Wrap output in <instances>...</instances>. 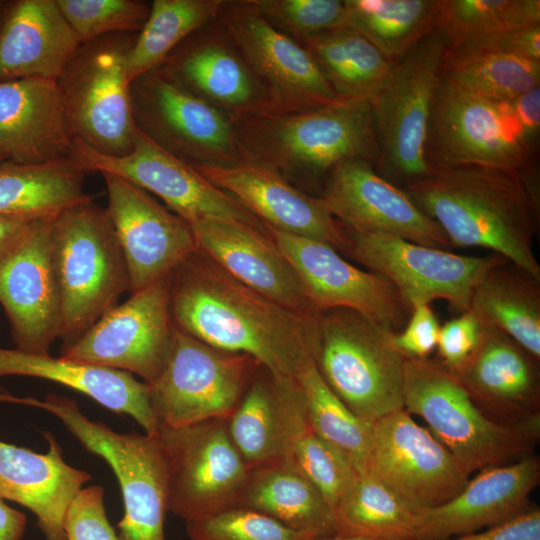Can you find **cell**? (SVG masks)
Returning <instances> with one entry per match:
<instances>
[{
	"label": "cell",
	"mask_w": 540,
	"mask_h": 540,
	"mask_svg": "<svg viewBox=\"0 0 540 540\" xmlns=\"http://www.w3.org/2000/svg\"><path fill=\"white\" fill-rule=\"evenodd\" d=\"M169 284L178 330L218 349L247 354L275 375L294 378L313 360L318 316L266 298L200 250L172 271Z\"/></svg>",
	"instance_id": "obj_1"
},
{
	"label": "cell",
	"mask_w": 540,
	"mask_h": 540,
	"mask_svg": "<svg viewBox=\"0 0 540 540\" xmlns=\"http://www.w3.org/2000/svg\"><path fill=\"white\" fill-rule=\"evenodd\" d=\"M450 245L482 247L540 282L533 250L539 229L536 165L524 170L464 165L432 170L403 189Z\"/></svg>",
	"instance_id": "obj_2"
},
{
	"label": "cell",
	"mask_w": 540,
	"mask_h": 540,
	"mask_svg": "<svg viewBox=\"0 0 540 540\" xmlns=\"http://www.w3.org/2000/svg\"><path fill=\"white\" fill-rule=\"evenodd\" d=\"M245 161L289 176H328L339 163L378 164L370 103L338 99L302 111L232 118Z\"/></svg>",
	"instance_id": "obj_3"
},
{
	"label": "cell",
	"mask_w": 540,
	"mask_h": 540,
	"mask_svg": "<svg viewBox=\"0 0 540 540\" xmlns=\"http://www.w3.org/2000/svg\"><path fill=\"white\" fill-rule=\"evenodd\" d=\"M394 333L347 308L321 310L317 318L315 366L334 394L370 425L404 409L406 358Z\"/></svg>",
	"instance_id": "obj_4"
},
{
	"label": "cell",
	"mask_w": 540,
	"mask_h": 540,
	"mask_svg": "<svg viewBox=\"0 0 540 540\" xmlns=\"http://www.w3.org/2000/svg\"><path fill=\"white\" fill-rule=\"evenodd\" d=\"M52 245L61 299L60 338L83 336L129 291L124 255L106 209L91 197L52 220Z\"/></svg>",
	"instance_id": "obj_5"
},
{
	"label": "cell",
	"mask_w": 540,
	"mask_h": 540,
	"mask_svg": "<svg viewBox=\"0 0 540 540\" xmlns=\"http://www.w3.org/2000/svg\"><path fill=\"white\" fill-rule=\"evenodd\" d=\"M403 401L469 474L531 455L539 439L540 419L520 425L493 421L438 361L406 358Z\"/></svg>",
	"instance_id": "obj_6"
},
{
	"label": "cell",
	"mask_w": 540,
	"mask_h": 540,
	"mask_svg": "<svg viewBox=\"0 0 540 540\" xmlns=\"http://www.w3.org/2000/svg\"><path fill=\"white\" fill-rule=\"evenodd\" d=\"M22 404L56 416L85 449L111 467L124 503V515L118 524L120 540H166L168 472L157 432L117 433L87 418L75 400L52 393L44 400L23 397Z\"/></svg>",
	"instance_id": "obj_7"
},
{
	"label": "cell",
	"mask_w": 540,
	"mask_h": 540,
	"mask_svg": "<svg viewBox=\"0 0 540 540\" xmlns=\"http://www.w3.org/2000/svg\"><path fill=\"white\" fill-rule=\"evenodd\" d=\"M449 42L439 29L396 61L386 85L370 103L380 175L404 187L431 173L425 157L434 95Z\"/></svg>",
	"instance_id": "obj_8"
},
{
	"label": "cell",
	"mask_w": 540,
	"mask_h": 540,
	"mask_svg": "<svg viewBox=\"0 0 540 540\" xmlns=\"http://www.w3.org/2000/svg\"><path fill=\"white\" fill-rule=\"evenodd\" d=\"M133 34L82 43L56 80L76 140L107 156L127 155L135 123L125 60Z\"/></svg>",
	"instance_id": "obj_9"
},
{
	"label": "cell",
	"mask_w": 540,
	"mask_h": 540,
	"mask_svg": "<svg viewBox=\"0 0 540 540\" xmlns=\"http://www.w3.org/2000/svg\"><path fill=\"white\" fill-rule=\"evenodd\" d=\"M537 144L506 101L484 98L441 76L425 146L431 171L464 165L524 170L535 164Z\"/></svg>",
	"instance_id": "obj_10"
},
{
	"label": "cell",
	"mask_w": 540,
	"mask_h": 540,
	"mask_svg": "<svg viewBox=\"0 0 540 540\" xmlns=\"http://www.w3.org/2000/svg\"><path fill=\"white\" fill-rule=\"evenodd\" d=\"M260 366L247 354L218 349L175 327L166 365L147 385L158 427L227 419Z\"/></svg>",
	"instance_id": "obj_11"
},
{
	"label": "cell",
	"mask_w": 540,
	"mask_h": 540,
	"mask_svg": "<svg viewBox=\"0 0 540 540\" xmlns=\"http://www.w3.org/2000/svg\"><path fill=\"white\" fill-rule=\"evenodd\" d=\"M136 127L190 166L245 161L231 116L205 102L159 68L131 82Z\"/></svg>",
	"instance_id": "obj_12"
},
{
	"label": "cell",
	"mask_w": 540,
	"mask_h": 540,
	"mask_svg": "<svg viewBox=\"0 0 540 540\" xmlns=\"http://www.w3.org/2000/svg\"><path fill=\"white\" fill-rule=\"evenodd\" d=\"M72 158L87 172L110 173L159 197L190 225L217 219L268 234L267 226L236 199L216 187L194 167L174 157L135 125L131 151L112 157L76 140Z\"/></svg>",
	"instance_id": "obj_13"
},
{
	"label": "cell",
	"mask_w": 540,
	"mask_h": 540,
	"mask_svg": "<svg viewBox=\"0 0 540 540\" xmlns=\"http://www.w3.org/2000/svg\"><path fill=\"white\" fill-rule=\"evenodd\" d=\"M168 472V511L185 522L236 506L249 469L226 419L158 427Z\"/></svg>",
	"instance_id": "obj_14"
},
{
	"label": "cell",
	"mask_w": 540,
	"mask_h": 540,
	"mask_svg": "<svg viewBox=\"0 0 540 540\" xmlns=\"http://www.w3.org/2000/svg\"><path fill=\"white\" fill-rule=\"evenodd\" d=\"M216 21L266 90V113L302 111L340 99L310 52L275 28L252 0H224Z\"/></svg>",
	"instance_id": "obj_15"
},
{
	"label": "cell",
	"mask_w": 540,
	"mask_h": 540,
	"mask_svg": "<svg viewBox=\"0 0 540 540\" xmlns=\"http://www.w3.org/2000/svg\"><path fill=\"white\" fill-rule=\"evenodd\" d=\"M344 253L386 277L412 306L443 299L459 312L469 310L473 290L504 257L458 255L384 234L347 230Z\"/></svg>",
	"instance_id": "obj_16"
},
{
	"label": "cell",
	"mask_w": 540,
	"mask_h": 540,
	"mask_svg": "<svg viewBox=\"0 0 540 540\" xmlns=\"http://www.w3.org/2000/svg\"><path fill=\"white\" fill-rule=\"evenodd\" d=\"M170 276V275H169ZM169 276L130 293L60 356L135 374L147 385L163 371L175 326Z\"/></svg>",
	"instance_id": "obj_17"
},
{
	"label": "cell",
	"mask_w": 540,
	"mask_h": 540,
	"mask_svg": "<svg viewBox=\"0 0 540 540\" xmlns=\"http://www.w3.org/2000/svg\"><path fill=\"white\" fill-rule=\"evenodd\" d=\"M366 469L416 512L448 502L470 479L453 454L405 409L372 425Z\"/></svg>",
	"instance_id": "obj_18"
},
{
	"label": "cell",
	"mask_w": 540,
	"mask_h": 540,
	"mask_svg": "<svg viewBox=\"0 0 540 540\" xmlns=\"http://www.w3.org/2000/svg\"><path fill=\"white\" fill-rule=\"evenodd\" d=\"M267 228L320 311L347 308L393 332L404 328L411 306L386 277L352 265L326 243Z\"/></svg>",
	"instance_id": "obj_19"
},
{
	"label": "cell",
	"mask_w": 540,
	"mask_h": 540,
	"mask_svg": "<svg viewBox=\"0 0 540 540\" xmlns=\"http://www.w3.org/2000/svg\"><path fill=\"white\" fill-rule=\"evenodd\" d=\"M103 176L107 214L124 255L134 293L168 277L198 250L188 222L147 191L110 173Z\"/></svg>",
	"instance_id": "obj_20"
},
{
	"label": "cell",
	"mask_w": 540,
	"mask_h": 540,
	"mask_svg": "<svg viewBox=\"0 0 540 540\" xmlns=\"http://www.w3.org/2000/svg\"><path fill=\"white\" fill-rule=\"evenodd\" d=\"M52 220L32 221L20 244L0 263V304L16 349L28 353L49 354L61 335Z\"/></svg>",
	"instance_id": "obj_21"
},
{
	"label": "cell",
	"mask_w": 540,
	"mask_h": 540,
	"mask_svg": "<svg viewBox=\"0 0 540 540\" xmlns=\"http://www.w3.org/2000/svg\"><path fill=\"white\" fill-rule=\"evenodd\" d=\"M322 199L349 231L390 235L440 249L451 246L440 226L370 162L352 159L336 165L326 178Z\"/></svg>",
	"instance_id": "obj_22"
},
{
	"label": "cell",
	"mask_w": 540,
	"mask_h": 540,
	"mask_svg": "<svg viewBox=\"0 0 540 540\" xmlns=\"http://www.w3.org/2000/svg\"><path fill=\"white\" fill-rule=\"evenodd\" d=\"M194 168L267 227L318 240L341 252L348 246L346 229L322 197L299 190L275 170L251 161Z\"/></svg>",
	"instance_id": "obj_23"
},
{
	"label": "cell",
	"mask_w": 540,
	"mask_h": 540,
	"mask_svg": "<svg viewBox=\"0 0 540 540\" xmlns=\"http://www.w3.org/2000/svg\"><path fill=\"white\" fill-rule=\"evenodd\" d=\"M158 68L231 118L268 112L266 90L216 19L191 34Z\"/></svg>",
	"instance_id": "obj_24"
},
{
	"label": "cell",
	"mask_w": 540,
	"mask_h": 540,
	"mask_svg": "<svg viewBox=\"0 0 540 540\" xmlns=\"http://www.w3.org/2000/svg\"><path fill=\"white\" fill-rule=\"evenodd\" d=\"M540 461L528 455L479 471L448 502L418 512L417 540H446L505 523L531 506Z\"/></svg>",
	"instance_id": "obj_25"
},
{
	"label": "cell",
	"mask_w": 540,
	"mask_h": 540,
	"mask_svg": "<svg viewBox=\"0 0 540 540\" xmlns=\"http://www.w3.org/2000/svg\"><path fill=\"white\" fill-rule=\"evenodd\" d=\"M538 362L507 334L483 325L476 350L451 373L490 419L520 425L540 419Z\"/></svg>",
	"instance_id": "obj_26"
},
{
	"label": "cell",
	"mask_w": 540,
	"mask_h": 540,
	"mask_svg": "<svg viewBox=\"0 0 540 540\" xmlns=\"http://www.w3.org/2000/svg\"><path fill=\"white\" fill-rule=\"evenodd\" d=\"M190 226L198 250L234 278L279 305L306 316H318L320 310L269 234L217 219Z\"/></svg>",
	"instance_id": "obj_27"
},
{
	"label": "cell",
	"mask_w": 540,
	"mask_h": 540,
	"mask_svg": "<svg viewBox=\"0 0 540 540\" xmlns=\"http://www.w3.org/2000/svg\"><path fill=\"white\" fill-rule=\"evenodd\" d=\"M75 141L55 80L0 82V153L6 161L40 164L71 158Z\"/></svg>",
	"instance_id": "obj_28"
},
{
	"label": "cell",
	"mask_w": 540,
	"mask_h": 540,
	"mask_svg": "<svg viewBox=\"0 0 540 540\" xmlns=\"http://www.w3.org/2000/svg\"><path fill=\"white\" fill-rule=\"evenodd\" d=\"M44 436L45 454L0 441V497L28 508L46 540H67L66 512L91 475L67 464L54 436Z\"/></svg>",
	"instance_id": "obj_29"
},
{
	"label": "cell",
	"mask_w": 540,
	"mask_h": 540,
	"mask_svg": "<svg viewBox=\"0 0 540 540\" xmlns=\"http://www.w3.org/2000/svg\"><path fill=\"white\" fill-rule=\"evenodd\" d=\"M56 0H14L0 25V82L57 80L81 45Z\"/></svg>",
	"instance_id": "obj_30"
},
{
	"label": "cell",
	"mask_w": 540,
	"mask_h": 540,
	"mask_svg": "<svg viewBox=\"0 0 540 540\" xmlns=\"http://www.w3.org/2000/svg\"><path fill=\"white\" fill-rule=\"evenodd\" d=\"M7 375L57 382L87 395L113 412L129 415L145 433L157 432L148 386L128 372L62 356L0 348V376Z\"/></svg>",
	"instance_id": "obj_31"
},
{
	"label": "cell",
	"mask_w": 540,
	"mask_h": 540,
	"mask_svg": "<svg viewBox=\"0 0 540 540\" xmlns=\"http://www.w3.org/2000/svg\"><path fill=\"white\" fill-rule=\"evenodd\" d=\"M273 376L280 412V462L306 477L335 513L351 489L357 471L344 455L314 432L296 380Z\"/></svg>",
	"instance_id": "obj_32"
},
{
	"label": "cell",
	"mask_w": 540,
	"mask_h": 540,
	"mask_svg": "<svg viewBox=\"0 0 540 540\" xmlns=\"http://www.w3.org/2000/svg\"><path fill=\"white\" fill-rule=\"evenodd\" d=\"M236 506L316 538L337 533L334 512L323 495L306 477L280 461L249 470Z\"/></svg>",
	"instance_id": "obj_33"
},
{
	"label": "cell",
	"mask_w": 540,
	"mask_h": 540,
	"mask_svg": "<svg viewBox=\"0 0 540 540\" xmlns=\"http://www.w3.org/2000/svg\"><path fill=\"white\" fill-rule=\"evenodd\" d=\"M87 172L71 157L40 164L0 163V215L51 219L90 199Z\"/></svg>",
	"instance_id": "obj_34"
},
{
	"label": "cell",
	"mask_w": 540,
	"mask_h": 540,
	"mask_svg": "<svg viewBox=\"0 0 540 540\" xmlns=\"http://www.w3.org/2000/svg\"><path fill=\"white\" fill-rule=\"evenodd\" d=\"M469 310L539 361L540 282L531 275L508 261L491 267L475 286Z\"/></svg>",
	"instance_id": "obj_35"
},
{
	"label": "cell",
	"mask_w": 540,
	"mask_h": 540,
	"mask_svg": "<svg viewBox=\"0 0 540 540\" xmlns=\"http://www.w3.org/2000/svg\"><path fill=\"white\" fill-rule=\"evenodd\" d=\"M340 99L370 102L388 82L396 61L357 30L344 26L300 42Z\"/></svg>",
	"instance_id": "obj_36"
},
{
	"label": "cell",
	"mask_w": 540,
	"mask_h": 540,
	"mask_svg": "<svg viewBox=\"0 0 540 540\" xmlns=\"http://www.w3.org/2000/svg\"><path fill=\"white\" fill-rule=\"evenodd\" d=\"M223 3L224 0H154L126 55L129 81L160 67L184 40L217 18Z\"/></svg>",
	"instance_id": "obj_37"
},
{
	"label": "cell",
	"mask_w": 540,
	"mask_h": 540,
	"mask_svg": "<svg viewBox=\"0 0 540 540\" xmlns=\"http://www.w3.org/2000/svg\"><path fill=\"white\" fill-rule=\"evenodd\" d=\"M347 26L397 61L436 29L438 0H345Z\"/></svg>",
	"instance_id": "obj_38"
},
{
	"label": "cell",
	"mask_w": 540,
	"mask_h": 540,
	"mask_svg": "<svg viewBox=\"0 0 540 540\" xmlns=\"http://www.w3.org/2000/svg\"><path fill=\"white\" fill-rule=\"evenodd\" d=\"M337 533L375 540H417L418 512L368 469L356 479L335 511Z\"/></svg>",
	"instance_id": "obj_39"
},
{
	"label": "cell",
	"mask_w": 540,
	"mask_h": 540,
	"mask_svg": "<svg viewBox=\"0 0 540 540\" xmlns=\"http://www.w3.org/2000/svg\"><path fill=\"white\" fill-rule=\"evenodd\" d=\"M226 421L229 436L249 470L280 461L278 396L274 376L263 366Z\"/></svg>",
	"instance_id": "obj_40"
},
{
	"label": "cell",
	"mask_w": 540,
	"mask_h": 540,
	"mask_svg": "<svg viewBox=\"0 0 540 540\" xmlns=\"http://www.w3.org/2000/svg\"><path fill=\"white\" fill-rule=\"evenodd\" d=\"M441 76L469 92L502 102L540 87V62L448 47Z\"/></svg>",
	"instance_id": "obj_41"
},
{
	"label": "cell",
	"mask_w": 540,
	"mask_h": 540,
	"mask_svg": "<svg viewBox=\"0 0 540 540\" xmlns=\"http://www.w3.org/2000/svg\"><path fill=\"white\" fill-rule=\"evenodd\" d=\"M305 403L314 432L344 455L357 472L366 470L372 425L357 417L328 387L314 360L307 362L294 376Z\"/></svg>",
	"instance_id": "obj_42"
},
{
	"label": "cell",
	"mask_w": 540,
	"mask_h": 540,
	"mask_svg": "<svg viewBox=\"0 0 540 540\" xmlns=\"http://www.w3.org/2000/svg\"><path fill=\"white\" fill-rule=\"evenodd\" d=\"M537 24L539 0H438L436 29L450 47Z\"/></svg>",
	"instance_id": "obj_43"
},
{
	"label": "cell",
	"mask_w": 540,
	"mask_h": 540,
	"mask_svg": "<svg viewBox=\"0 0 540 540\" xmlns=\"http://www.w3.org/2000/svg\"><path fill=\"white\" fill-rule=\"evenodd\" d=\"M81 43L118 33L134 34L146 22L150 5L137 0H56Z\"/></svg>",
	"instance_id": "obj_44"
},
{
	"label": "cell",
	"mask_w": 540,
	"mask_h": 540,
	"mask_svg": "<svg viewBox=\"0 0 540 540\" xmlns=\"http://www.w3.org/2000/svg\"><path fill=\"white\" fill-rule=\"evenodd\" d=\"M186 523L189 540H318L263 513L232 506Z\"/></svg>",
	"instance_id": "obj_45"
},
{
	"label": "cell",
	"mask_w": 540,
	"mask_h": 540,
	"mask_svg": "<svg viewBox=\"0 0 540 540\" xmlns=\"http://www.w3.org/2000/svg\"><path fill=\"white\" fill-rule=\"evenodd\" d=\"M279 31L297 42L347 26L345 0H252Z\"/></svg>",
	"instance_id": "obj_46"
},
{
	"label": "cell",
	"mask_w": 540,
	"mask_h": 540,
	"mask_svg": "<svg viewBox=\"0 0 540 540\" xmlns=\"http://www.w3.org/2000/svg\"><path fill=\"white\" fill-rule=\"evenodd\" d=\"M64 531L67 540H120L108 521L101 486L79 491L66 512Z\"/></svg>",
	"instance_id": "obj_47"
},
{
	"label": "cell",
	"mask_w": 540,
	"mask_h": 540,
	"mask_svg": "<svg viewBox=\"0 0 540 540\" xmlns=\"http://www.w3.org/2000/svg\"><path fill=\"white\" fill-rule=\"evenodd\" d=\"M483 334V324L470 310L440 326L438 361L450 372L457 371L474 353Z\"/></svg>",
	"instance_id": "obj_48"
},
{
	"label": "cell",
	"mask_w": 540,
	"mask_h": 540,
	"mask_svg": "<svg viewBox=\"0 0 540 540\" xmlns=\"http://www.w3.org/2000/svg\"><path fill=\"white\" fill-rule=\"evenodd\" d=\"M439 330V322L429 304L416 303L411 306L404 328L393 334V340L405 358L426 360L437 347Z\"/></svg>",
	"instance_id": "obj_49"
},
{
	"label": "cell",
	"mask_w": 540,
	"mask_h": 540,
	"mask_svg": "<svg viewBox=\"0 0 540 540\" xmlns=\"http://www.w3.org/2000/svg\"><path fill=\"white\" fill-rule=\"evenodd\" d=\"M450 48L494 52L540 62V24Z\"/></svg>",
	"instance_id": "obj_50"
},
{
	"label": "cell",
	"mask_w": 540,
	"mask_h": 540,
	"mask_svg": "<svg viewBox=\"0 0 540 540\" xmlns=\"http://www.w3.org/2000/svg\"><path fill=\"white\" fill-rule=\"evenodd\" d=\"M446 540H540V510L533 506L505 523Z\"/></svg>",
	"instance_id": "obj_51"
},
{
	"label": "cell",
	"mask_w": 540,
	"mask_h": 540,
	"mask_svg": "<svg viewBox=\"0 0 540 540\" xmlns=\"http://www.w3.org/2000/svg\"><path fill=\"white\" fill-rule=\"evenodd\" d=\"M506 102L525 133L538 143L540 132V87Z\"/></svg>",
	"instance_id": "obj_52"
},
{
	"label": "cell",
	"mask_w": 540,
	"mask_h": 540,
	"mask_svg": "<svg viewBox=\"0 0 540 540\" xmlns=\"http://www.w3.org/2000/svg\"><path fill=\"white\" fill-rule=\"evenodd\" d=\"M32 221L0 215V263L20 244Z\"/></svg>",
	"instance_id": "obj_53"
},
{
	"label": "cell",
	"mask_w": 540,
	"mask_h": 540,
	"mask_svg": "<svg viewBox=\"0 0 540 540\" xmlns=\"http://www.w3.org/2000/svg\"><path fill=\"white\" fill-rule=\"evenodd\" d=\"M25 527V515L8 506L0 497V540H22Z\"/></svg>",
	"instance_id": "obj_54"
},
{
	"label": "cell",
	"mask_w": 540,
	"mask_h": 540,
	"mask_svg": "<svg viewBox=\"0 0 540 540\" xmlns=\"http://www.w3.org/2000/svg\"><path fill=\"white\" fill-rule=\"evenodd\" d=\"M318 540H375V539H370V538H365V537H360V536H355V535H347V534L336 533V534H333V535H330V536L319 538Z\"/></svg>",
	"instance_id": "obj_55"
},
{
	"label": "cell",
	"mask_w": 540,
	"mask_h": 540,
	"mask_svg": "<svg viewBox=\"0 0 540 540\" xmlns=\"http://www.w3.org/2000/svg\"><path fill=\"white\" fill-rule=\"evenodd\" d=\"M0 401L21 403V397H16L0 390Z\"/></svg>",
	"instance_id": "obj_56"
},
{
	"label": "cell",
	"mask_w": 540,
	"mask_h": 540,
	"mask_svg": "<svg viewBox=\"0 0 540 540\" xmlns=\"http://www.w3.org/2000/svg\"><path fill=\"white\" fill-rule=\"evenodd\" d=\"M7 5H8V1L0 0V25L3 20Z\"/></svg>",
	"instance_id": "obj_57"
},
{
	"label": "cell",
	"mask_w": 540,
	"mask_h": 540,
	"mask_svg": "<svg viewBox=\"0 0 540 540\" xmlns=\"http://www.w3.org/2000/svg\"><path fill=\"white\" fill-rule=\"evenodd\" d=\"M3 161H6V159H5L4 156L0 153V163H2Z\"/></svg>",
	"instance_id": "obj_58"
}]
</instances>
